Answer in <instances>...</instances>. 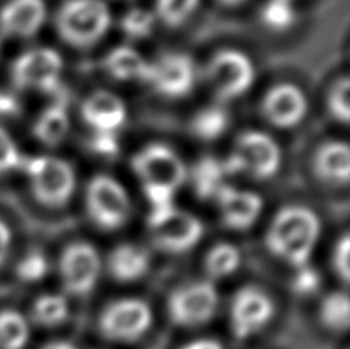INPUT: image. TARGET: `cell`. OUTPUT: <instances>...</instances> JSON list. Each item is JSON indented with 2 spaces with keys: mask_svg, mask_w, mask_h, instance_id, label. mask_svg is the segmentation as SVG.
<instances>
[{
  "mask_svg": "<svg viewBox=\"0 0 350 349\" xmlns=\"http://www.w3.org/2000/svg\"><path fill=\"white\" fill-rule=\"evenodd\" d=\"M321 233L318 216L308 207L289 205L280 209L266 233V246L275 257L298 270L309 265Z\"/></svg>",
  "mask_w": 350,
  "mask_h": 349,
  "instance_id": "cell-1",
  "label": "cell"
},
{
  "mask_svg": "<svg viewBox=\"0 0 350 349\" xmlns=\"http://www.w3.org/2000/svg\"><path fill=\"white\" fill-rule=\"evenodd\" d=\"M137 177L152 209L174 205V194L187 179V168L180 155L163 143H151L131 159Z\"/></svg>",
  "mask_w": 350,
  "mask_h": 349,
  "instance_id": "cell-2",
  "label": "cell"
},
{
  "mask_svg": "<svg viewBox=\"0 0 350 349\" xmlns=\"http://www.w3.org/2000/svg\"><path fill=\"white\" fill-rule=\"evenodd\" d=\"M111 11L103 0H65L55 16V28L68 45L90 48L111 27Z\"/></svg>",
  "mask_w": 350,
  "mask_h": 349,
  "instance_id": "cell-3",
  "label": "cell"
},
{
  "mask_svg": "<svg viewBox=\"0 0 350 349\" xmlns=\"http://www.w3.org/2000/svg\"><path fill=\"white\" fill-rule=\"evenodd\" d=\"M29 179V188L42 207L59 209L71 201L76 191V172L64 159L54 155H39L23 160Z\"/></svg>",
  "mask_w": 350,
  "mask_h": 349,
  "instance_id": "cell-4",
  "label": "cell"
},
{
  "mask_svg": "<svg viewBox=\"0 0 350 349\" xmlns=\"http://www.w3.org/2000/svg\"><path fill=\"white\" fill-rule=\"evenodd\" d=\"M223 165L226 174L243 172L257 180H266L278 172L281 151L271 135L246 131L235 140L232 153Z\"/></svg>",
  "mask_w": 350,
  "mask_h": 349,
  "instance_id": "cell-5",
  "label": "cell"
},
{
  "mask_svg": "<svg viewBox=\"0 0 350 349\" xmlns=\"http://www.w3.org/2000/svg\"><path fill=\"white\" fill-rule=\"evenodd\" d=\"M148 231L154 245L161 251L181 254L197 245L204 234V227L198 217L170 205L151 211Z\"/></svg>",
  "mask_w": 350,
  "mask_h": 349,
  "instance_id": "cell-6",
  "label": "cell"
},
{
  "mask_svg": "<svg viewBox=\"0 0 350 349\" xmlns=\"http://www.w3.org/2000/svg\"><path fill=\"white\" fill-rule=\"evenodd\" d=\"M85 205L90 219L105 231L120 229L131 217V201L126 190L116 179L105 174L94 176L88 182Z\"/></svg>",
  "mask_w": 350,
  "mask_h": 349,
  "instance_id": "cell-7",
  "label": "cell"
},
{
  "mask_svg": "<svg viewBox=\"0 0 350 349\" xmlns=\"http://www.w3.org/2000/svg\"><path fill=\"white\" fill-rule=\"evenodd\" d=\"M152 325V309L142 298L124 297L106 305L98 315L102 337L116 344L142 339Z\"/></svg>",
  "mask_w": 350,
  "mask_h": 349,
  "instance_id": "cell-8",
  "label": "cell"
},
{
  "mask_svg": "<svg viewBox=\"0 0 350 349\" xmlns=\"http://www.w3.org/2000/svg\"><path fill=\"white\" fill-rule=\"evenodd\" d=\"M218 292L209 280H198L175 288L167 297V314L181 328H197L209 323L217 313Z\"/></svg>",
  "mask_w": 350,
  "mask_h": 349,
  "instance_id": "cell-9",
  "label": "cell"
},
{
  "mask_svg": "<svg viewBox=\"0 0 350 349\" xmlns=\"http://www.w3.org/2000/svg\"><path fill=\"white\" fill-rule=\"evenodd\" d=\"M64 60L51 48L28 49L11 66V79L18 90L55 92L59 90Z\"/></svg>",
  "mask_w": 350,
  "mask_h": 349,
  "instance_id": "cell-10",
  "label": "cell"
},
{
  "mask_svg": "<svg viewBox=\"0 0 350 349\" xmlns=\"http://www.w3.org/2000/svg\"><path fill=\"white\" fill-rule=\"evenodd\" d=\"M59 272L62 286L68 294L83 297L97 286L102 274V259L90 243L72 242L62 251Z\"/></svg>",
  "mask_w": 350,
  "mask_h": 349,
  "instance_id": "cell-11",
  "label": "cell"
},
{
  "mask_svg": "<svg viewBox=\"0 0 350 349\" xmlns=\"http://www.w3.org/2000/svg\"><path fill=\"white\" fill-rule=\"evenodd\" d=\"M273 315V300L258 286H243L230 302V329L239 340H246L261 333Z\"/></svg>",
  "mask_w": 350,
  "mask_h": 349,
  "instance_id": "cell-12",
  "label": "cell"
},
{
  "mask_svg": "<svg viewBox=\"0 0 350 349\" xmlns=\"http://www.w3.org/2000/svg\"><path fill=\"white\" fill-rule=\"evenodd\" d=\"M208 82L221 101H232L245 94L255 79L252 62L246 54L235 49H224L211 59Z\"/></svg>",
  "mask_w": 350,
  "mask_h": 349,
  "instance_id": "cell-13",
  "label": "cell"
},
{
  "mask_svg": "<svg viewBox=\"0 0 350 349\" xmlns=\"http://www.w3.org/2000/svg\"><path fill=\"white\" fill-rule=\"evenodd\" d=\"M146 83L163 97H185L196 85V65L186 54H165L151 64Z\"/></svg>",
  "mask_w": 350,
  "mask_h": 349,
  "instance_id": "cell-14",
  "label": "cell"
},
{
  "mask_svg": "<svg viewBox=\"0 0 350 349\" xmlns=\"http://www.w3.org/2000/svg\"><path fill=\"white\" fill-rule=\"evenodd\" d=\"M308 99L298 86L278 83L266 92L261 101V114L277 128H292L308 113Z\"/></svg>",
  "mask_w": 350,
  "mask_h": 349,
  "instance_id": "cell-15",
  "label": "cell"
},
{
  "mask_svg": "<svg viewBox=\"0 0 350 349\" xmlns=\"http://www.w3.org/2000/svg\"><path fill=\"white\" fill-rule=\"evenodd\" d=\"M215 198L224 227L234 231L249 229L261 214L262 198L252 191L235 190L224 185Z\"/></svg>",
  "mask_w": 350,
  "mask_h": 349,
  "instance_id": "cell-16",
  "label": "cell"
},
{
  "mask_svg": "<svg viewBox=\"0 0 350 349\" xmlns=\"http://www.w3.org/2000/svg\"><path fill=\"white\" fill-rule=\"evenodd\" d=\"M46 18L43 0H10L0 10V31L10 37H33Z\"/></svg>",
  "mask_w": 350,
  "mask_h": 349,
  "instance_id": "cell-17",
  "label": "cell"
},
{
  "mask_svg": "<svg viewBox=\"0 0 350 349\" xmlns=\"http://www.w3.org/2000/svg\"><path fill=\"white\" fill-rule=\"evenodd\" d=\"M80 113L94 133H117L126 120L123 101L109 91L91 92L83 101Z\"/></svg>",
  "mask_w": 350,
  "mask_h": 349,
  "instance_id": "cell-18",
  "label": "cell"
},
{
  "mask_svg": "<svg viewBox=\"0 0 350 349\" xmlns=\"http://www.w3.org/2000/svg\"><path fill=\"white\" fill-rule=\"evenodd\" d=\"M314 172L321 182L342 186L350 177V151L345 142L330 140L323 143L314 154Z\"/></svg>",
  "mask_w": 350,
  "mask_h": 349,
  "instance_id": "cell-19",
  "label": "cell"
},
{
  "mask_svg": "<svg viewBox=\"0 0 350 349\" xmlns=\"http://www.w3.org/2000/svg\"><path fill=\"white\" fill-rule=\"evenodd\" d=\"M151 268V255L145 248L123 243L112 249L108 257V271L116 282L133 283L143 279Z\"/></svg>",
  "mask_w": 350,
  "mask_h": 349,
  "instance_id": "cell-20",
  "label": "cell"
},
{
  "mask_svg": "<svg viewBox=\"0 0 350 349\" xmlns=\"http://www.w3.org/2000/svg\"><path fill=\"white\" fill-rule=\"evenodd\" d=\"M151 64L134 48L118 47L111 49L103 59V70L122 82H148Z\"/></svg>",
  "mask_w": 350,
  "mask_h": 349,
  "instance_id": "cell-21",
  "label": "cell"
},
{
  "mask_svg": "<svg viewBox=\"0 0 350 349\" xmlns=\"http://www.w3.org/2000/svg\"><path fill=\"white\" fill-rule=\"evenodd\" d=\"M70 131V114L64 101H55L37 116L33 133L36 139L46 146H57Z\"/></svg>",
  "mask_w": 350,
  "mask_h": 349,
  "instance_id": "cell-22",
  "label": "cell"
},
{
  "mask_svg": "<svg viewBox=\"0 0 350 349\" xmlns=\"http://www.w3.org/2000/svg\"><path fill=\"white\" fill-rule=\"evenodd\" d=\"M226 176L223 161L214 157H202L192 168L191 180L193 191L198 198L209 201L215 198L224 186L223 179Z\"/></svg>",
  "mask_w": 350,
  "mask_h": 349,
  "instance_id": "cell-23",
  "label": "cell"
},
{
  "mask_svg": "<svg viewBox=\"0 0 350 349\" xmlns=\"http://www.w3.org/2000/svg\"><path fill=\"white\" fill-rule=\"evenodd\" d=\"M241 254L232 243H217L212 246L204 257V271L212 280L226 279L239 270Z\"/></svg>",
  "mask_w": 350,
  "mask_h": 349,
  "instance_id": "cell-24",
  "label": "cell"
},
{
  "mask_svg": "<svg viewBox=\"0 0 350 349\" xmlns=\"http://www.w3.org/2000/svg\"><path fill=\"white\" fill-rule=\"evenodd\" d=\"M70 317V305L59 294H43L37 297L31 308V319L42 328H57Z\"/></svg>",
  "mask_w": 350,
  "mask_h": 349,
  "instance_id": "cell-25",
  "label": "cell"
},
{
  "mask_svg": "<svg viewBox=\"0 0 350 349\" xmlns=\"http://www.w3.org/2000/svg\"><path fill=\"white\" fill-rule=\"evenodd\" d=\"M320 320L329 331L342 334L350 326V300L347 292L335 291L323 298Z\"/></svg>",
  "mask_w": 350,
  "mask_h": 349,
  "instance_id": "cell-26",
  "label": "cell"
},
{
  "mask_svg": "<svg viewBox=\"0 0 350 349\" xmlns=\"http://www.w3.org/2000/svg\"><path fill=\"white\" fill-rule=\"evenodd\" d=\"M229 128V114L220 105L200 109L191 122V131L197 139L212 142L220 139Z\"/></svg>",
  "mask_w": 350,
  "mask_h": 349,
  "instance_id": "cell-27",
  "label": "cell"
},
{
  "mask_svg": "<svg viewBox=\"0 0 350 349\" xmlns=\"http://www.w3.org/2000/svg\"><path fill=\"white\" fill-rule=\"evenodd\" d=\"M29 340L27 317L16 309L0 311V349H23Z\"/></svg>",
  "mask_w": 350,
  "mask_h": 349,
  "instance_id": "cell-28",
  "label": "cell"
},
{
  "mask_svg": "<svg viewBox=\"0 0 350 349\" xmlns=\"http://www.w3.org/2000/svg\"><path fill=\"white\" fill-rule=\"evenodd\" d=\"M261 21L273 31H284L295 22L292 0H267L261 10Z\"/></svg>",
  "mask_w": 350,
  "mask_h": 349,
  "instance_id": "cell-29",
  "label": "cell"
},
{
  "mask_svg": "<svg viewBox=\"0 0 350 349\" xmlns=\"http://www.w3.org/2000/svg\"><path fill=\"white\" fill-rule=\"evenodd\" d=\"M198 0H157V17L167 27L175 28L183 25L192 16Z\"/></svg>",
  "mask_w": 350,
  "mask_h": 349,
  "instance_id": "cell-30",
  "label": "cell"
},
{
  "mask_svg": "<svg viewBox=\"0 0 350 349\" xmlns=\"http://www.w3.org/2000/svg\"><path fill=\"white\" fill-rule=\"evenodd\" d=\"M155 16L151 11L134 8L122 17V31L131 39H145L152 33Z\"/></svg>",
  "mask_w": 350,
  "mask_h": 349,
  "instance_id": "cell-31",
  "label": "cell"
},
{
  "mask_svg": "<svg viewBox=\"0 0 350 349\" xmlns=\"http://www.w3.org/2000/svg\"><path fill=\"white\" fill-rule=\"evenodd\" d=\"M350 83L347 77H341L332 85L327 94V108L335 120L347 123L350 118Z\"/></svg>",
  "mask_w": 350,
  "mask_h": 349,
  "instance_id": "cell-32",
  "label": "cell"
},
{
  "mask_svg": "<svg viewBox=\"0 0 350 349\" xmlns=\"http://www.w3.org/2000/svg\"><path fill=\"white\" fill-rule=\"evenodd\" d=\"M49 270V263L45 257V254L39 251L28 253L21 260V263L17 265V276L23 282L34 283L40 282L42 279H45Z\"/></svg>",
  "mask_w": 350,
  "mask_h": 349,
  "instance_id": "cell-33",
  "label": "cell"
},
{
  "mask_svg": "<svg viewBox=\"0 0 350 349\" xmlns=\"http://www.w3.org/2000/svg\"><path fill=\"white\" fill-rule=\"evenodd\" d=\"M23 165V157L12 137L0 128V176L17 170Z\"/></svg>",
  "mask_w": 350,
  "mask_h": 349,
  "instance_id": "cell-34",
  "label": "cell"
},
{
  "mask_svg": "<svg viewBox=\"0 0 350 349\" xmlns=\"http://www.w3.org/2000/svg\"><path fill=\"white\" fill-rule=\"evenodd\" d=\"M349 257H350V237L349 234H342L334 248L332 266H334V271L336 272V276H338L345 283H347L350 279Z\"/></svg>",
  "mask_w": 350,
  "mask_h": 349,
  "instance_id": "cell-35",
  "label": "cell"
},
{
  "mask_svg": "<svg viewBox=\"0 0 350 349\" xmlns=\"http://www.w3.org/2000/svg\"><path fill=\"white\" fill-rule=\"evenodd\" d=\"M321 283L320 274H318L314 268L306 265L303 268H298L295 277L292 280V289L297 292L298 296H312L318 291Z\"/></svg>",
  "mask_w": 350,
  "mask_h": 349,
  "instance_id": "cell-36",
  "label": "cell"
},
{
  "mask_svg": "<svg viewBox=\"0 0 350 349\" xmlns=\"http://www.w3.org/2000/svg\"><path fill=\"white\" fill-rule=\"evenodd\" d=\"M91 149L98 155H116L118 153V142L116 133H94L91 137Z\"/></svg>",
  "mask_w": 350,
  "mask_h": 349,
  "instance_id": "cell-37",
  "label": "cell"
},
{
  "mask_svg": "<svg viewBox=\"0 0 350 349\" xmlns=\"http://www.w3.org/2000/svg\"><path fill=\"white\" fill-rule=\"evenodd\" d=\"M178 349H226L220 340L212 337H200L186 341Z\"/></svg>",
  "mask_w": 350,
  "mask_h": 349,
  "instance_id": "cell-38",
  "label": "cell"
},
{
  "mask_svg": "<svg viewBox=\"0 0 350 349\" xmlns=\"http://www.w3.org/2000/svg\"><path fill=\"white\" fill-rule=\"evenodd\" d=\"M21 109V103L11 94L0 92V116H16Z\"/></svg>",
  "mask_w": 350,
  "mask_h": 349,
  "instance_id": "cell-39",
  "label": "cell"
},
{
  "mask_svg": "<svg viewBox=\"0 0 350 349\" xmlns=\"http://www.w3.org/2000/svg\"><path fill=\"white\" fill-rule=\"evenodd\" d=\"M11 242H12V235L8 225H6L3 220H0V266L3 265L6 255H8Z\"/></svg>",
  "mask_w": 350,
  "mask_h": 349,
  "instance_id": "cell-40",
  "label": "cell"
},
{
  "mask_svg": "<svg viewBox=\"0 0 350 349\" xmlns=\"http://www.w3.org/2000/svg\"><path fill=\"white\" fill-rule=\"evenodd\" d=\"M42 349H80V348L70 344V341H53V344H48Z\"/></svg>",
  "mask_w": 350,
  "mask_h": 349,
  "instance_id": "cell-41",
  "label": "cell"
},
{
  "mask_svg": "<svg viewBox=\"0 0 350 349\" xmlns=\"http://www.w3.org/2000/svg\"><path fill=\"white\" fill-rule=\"evenodd\" d=\"M218 2L224 6H237L243 2H246V0H218Z\"/></svg>",
  "mask_w": 350,
  "mask_h": 349,
  "instance_id": "cell-42",
  "label": "cell"
}]
</instances>
